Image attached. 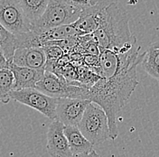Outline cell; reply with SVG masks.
I'll list each match as a JSON object with an SVG mask.
<instances>
[{"mask_svg": "<svg viewBox=\"0 0 159 157\" xmlns=\"http://www.w3.org/2000/svg\"><path fill=\"white\" fill-rule=\"evenodd\" d=\"M139 63L120 70L112 78H101L89 89L88 99L102 108L108 117L111 140L119 137L117 116L139 85L137 68Z\"/></svg>", "mask_w": 159, "mask_h": 157, "instance_id": "1", "label": "cell"}, {"mask_svg": "<svg viewBox=\"0 0 159 157\" xmlns=\"http://www.w3.org/2000/svg\"><path fill=\"white\" fill-rule=\"evenodd\" d=\"M130 16L119 4L113 3L102 14L100 25L93 34L99 49L118 53H128L135 50L137 38L129 28Z\"/></svg>", "mask_w": 159, "mask_h": 157, "instance_id": "2", "label": "cell"}, {"mask_svg": "<svg viewBox=\"0 0 159 157\" xmlns=\"http://www.w3.org/2000/svg\"><path fill=\"white\" fill-rule=\"evenodd\" d=\"M82 10L66 3L64 0H50L48 7L39 19L31 25V31H46L74 24Z\"/></svg>", "mask_w": 159, "mask_h": 157, "instance_id": "3", "label": "cell"}, {"mask_svg": "<svg viewBox=\"0 0 159 157\" xmlns=\"http://www.w3.org/2000/svg\"><path fill=\"white\" fill-rule=\"evenodd\" d=\"M78 128L93 146L101 145L110 138L108 117L105 111L93 102L86 108Z\"/></svg>", "mask_w": 159, "mask_h": 157, "instance_id": "4", "label": "cell"}, {"mask_svg": "<svg viewBox=\"0 0 159 157\" xmlns=\"http://www.w3.org/2000/svg\"><path fill=\"white\" fill-rule=\"evenodd\" d=\"M35 88L52 98L84 99H88L89 89L84 86L73 85L64 78H59L55 74L46 70L43 78L36 84Z\"/></svg>", "mask_w": 159, "mask_h": 157, "instance_id": "5", "label": "cell"}, {"mask_svg": "<svg viewBox=\"0 0 159 157\" xmlns=\"http://www.w3.org/2000/svg\"><path fill=\"white\" fill-rule=\"evenodd\" d=\"M11 99L34 108L46 118L56 120V107L58 98L49 97L36 88H24L12 90Z\"/></svg>", "mask_w": 159, "mask_h": 157, "instance_id": "6", "label": "cell"}, {"mask_svg": "<svg viewBox=\"0 0 159 157\" xmlns=\"http://www.w3.org/2000/svg\"><path fill=\"white\" fill-rule=\"evenodd\" d=\"M0 23L16 36L31 31V22L19 0H0Z\"/></svg>", "mask_w": 159, "mask_h": 157, "instance_id": "7", "label": "cell"}, {"mask_svg": "<svg viewBox=\"0 0 159 157\" xmlns=\"http://www.w3.org/2000/svg\"><path fill=\"white\" fill-rule=\"evenodd\" d=\"M91 101L84 98H58L56 120L65 127H78Z\"/></svg>", "mask_w": 159, "mask_h": 157, "instance_id": "8", "label": "cell"}, {"mask_svg": "<svg viewBox=\"0 0 159 157\" xmlns=\"http://www.w3.org/2000/svg\"><path fill=\"white\" fill-rule=\"evenodd\" d=\"M64 128L65 126L58 120H53L50 124L46 150L51 157H73L64 134Z\"/></svg>", "mask_w": 159, "mask_h": 157, "instance_id": "9", "label": "cell"}, {"mask_svg": "<svg viewBox=\"0 0 159 157\" xmlns=\"http://www.w3.org/2000/svg\"><path fill=\"white\" fill-rule=\"evenodd\" d=\"M46 56L43 47L16 49L13 63L19 66L34 70H45Z\"/></svg>", "mask_w": 159, "mask_h": 157, "instance_id": "10", "label": "cell"}, {"mask_svg": "<svg viewBox=\"0 0 159 157\" xmlns=\"http://www.w3.org/2000/svg\"><path fill=\"white\" fill-rule=\"evenodd\" d=\"M8 69L13 72L15 78L14 90L35 88L36 84L41 80L45 72V70H34L19 67L14 63L10 64Z\"/></svg>", "mask_w": 159, "mask_h": 157, "instance_id": "11", "label": "cell"}, {"mask_svg": "<svg viewBox=\"0 0 159 157\" xmlns=\"http://www.w3.org/2000/svg\"><path fill=\"white\" fill-rule=\"evenodd\" d=\"M64 134L73 155H86L93 151L94 146L83 136L78 127H65Z\"/></svg>", "mask_w": 159, "mask_h": 157, "instance_id": "12", "label": "cell"}, {"mask_svg": "<svg viewBox=\"0 0 159 157\" xmlns=\"http://www.w3.org/2000/svg\"><path fill=\"white\" fill-rule=\"evenodd\" d=\"M36 32V31H35ZM41 36V39L43 41V46L45 43L52 41H59V40L67 39L71 36L78 35V33L72 25H62L59 27H55L52 29L46 30V31H41L38 32Z\"/></svg>", "mask_w": 159, "mask_h": 157, "instance_id": "13", "label": "cell"}, {"mask_svg": "<svg viewBox=\"0 0 159 157\" xmlns=\"http://www.w3.org/2000/svg\"><path fill=\"white\" fill-rule=\"evenodd\" d=\"M21 7L31 22V25L39 19L48 7L50 0H19Z\"/></svg>", "mask_w": 159, "mask_h": 157, "instance_id": "14", "label": "cell"}, {"mask_svg": "<svg viewBox=\"0 0 159 157\" xmlns=\"http://www.w3.org/2000/svg\"><path fill=\"white\" fill-rule=\"evenodd\" d=\"M0 47L2 48L7 60L9 63H13L15 52L16 51V36L13 34L0 23Z\"/></svg>", "mask_w": 159, "mask_h": 157, "instance_id": "15", "label": "cell"}, {"mask_svg": "<svg viewBox=\"0 0 159 157\" xmlns=\"http://www.w3.org/2000/svg\"><path fill=\"white\" fill-rule=\"evenodd\" d=\"M15 78L9 69L0 70V103L7 104L11 99L10 94L14 90Z\"/></svg>", "mask_w": 159, "mask_h": 157, "instance_id": "16", "label": "cell"}, {"mask_svg": "<svg viewBox=\"0 0 159 157\" xmlns=\"http://www.w3.org/2000/svg\"><path fill=\"white\" fill-rule=\"evenodd\" d=\"M77 72H78V80L80 84L83 86L87 87L88 88H90L93 87L99 79L101 78L100 76L96 74L94 71H92L87 66H81L77 68Z\"/></svg>", "mask_w": 159, "mask_h": 157, "instance_id": "17", "label": "cell"}, {"mask_svg": "<svg viewBox=\"0 0 159 157\" xmlns=\"http://www.w3.org/2000/svg\"><path fill=\"white\" fill-rule=\"evenodd\" d=\"M157 66H159V43H155L146 52L145 58L142 61V67L146 70Z\"/></svg>", "mask_w": 159, "mask_h": 157, "instance_id": "18", "label": "cell"}, {"mask_svg": "<svg viewBox=\"0 0 159 157\" xmlns=\"http://www.w3.org/2000/svg\"><path fill=\"white\" fill-rule=\"evenodd\" d=\"M43 49L47 60H59L65 54V52L57 45L45 44L43 46Z\"/></svg>", "mask_w": 159, "mask_h": 157, "instance_id": "19", "label": "cell"}, {"mask_svg": "<svg viewBox=\"0 0 159 157\" xmlns=\"http://www.w3.org/2000/svg\"><path fill=\"white\" fill-rule=\"evenodd\" d=\"M66 3L83 10L96 6L100 0H64Z\"/></svg>", "mask_w": 159, "mask_h": 157, "instance_id": "20", "label": "cell"}, {"mask_svg": "<svg viewBox=\"0 0 159 157\" xmlns=\"http://www.w3.org/2000/svg\"><path fill=\"white\" fill-rule=\"evenodd\" d=\"M83 62H84V65L89 67L92 71L100 68V59H99V56H97V55L83 54Z\"/></svg>", "mask_w": 159, "mask_h": 157, "instance_id": "21", "label": "cell"}, {"mask_svg": "<svg viewBox=\"0 0 159 157\" xmlns=\"http://www.w3.org/2000/svg\"><path fill=\"white\" fill-rule=\"evenodd\" d=\"M8 67H9V63L7 60V57H6L3 50L0 47V70L8 69Z\"/></svg>", "mask_w": 159, "mask_h": 157, "instance_id": "22", "label": "cell"}, {"mask_svg": "<svg viewBox=\"0 0 159 157\" xmlns=\"http://www.w3.org/2000/svg\"><path fill=\"white\" fill-rule=\"evenodd\" d=\"M145 71L148 74L149 76H151L152 78H154L157 80H159V66L146 70Z\"/></svg>", "mask_w": 159, "mask_h": 157, "instance_id": "23", "label": "cell"}, {"mask_svg": "<svg viewBox=\"0 0 159 157\" xmlns=\"http://www.w3.org/2000/svg\"><path fill=\"white\" fill-rule=\"evenodd\" d=\"M73 157H100L96 153V151H92V152H90L89 154H86V155H73Z\"/></svg>", "mask_w": 159, "mask_h": 157, "instance_id": "24", "label": "cell"}, {"mask_svg": "<svg viewBox=\"0 0 159 157\" xmlns=\"http://www.w3.org/2000/svg\"><path fill=\"white\" fill-rule=\"evenodd\" d=\"M0 134H1V124H0Z\"/></svg>", "mask_w": 159, "mask_h": 157, "instance_id": "25", "label": "cell"}]
</instances>
